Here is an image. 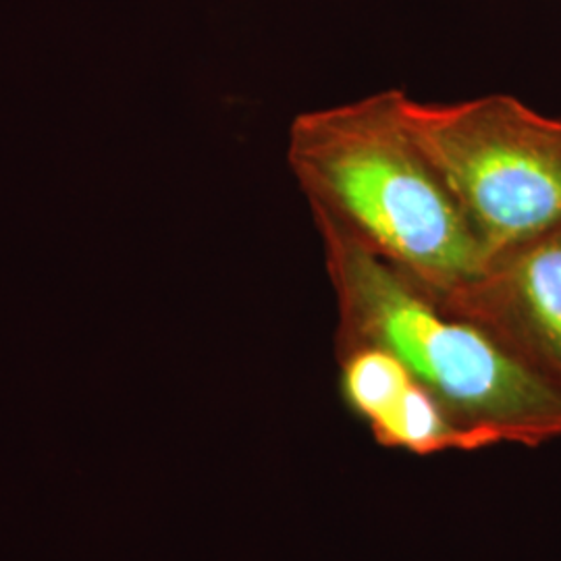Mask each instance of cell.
Masks as SVG:
<instances>
[{
	"mask_svg": "<svg viewBox=\"0 0 561 561\" xmlns=\"http://www.w3.org/2000/svg\"><path fill=\"white\" fill-rule=\"evenodd\" d=\"M401 92L300 113L289 127L287 164L312 217L442 298L474 279L484 259L458 204L408 134Z\"/></svg>",
	"mask_w": 561,
	"mask_h": 561,
	"instance_id": "6da1fadb",
	"label": "cell"
},
{
	"mask_svg": "<svg viewBox=\"0 0 561 561\" xmlns=\"http://www.w3.org/2000/svg\"><path fill=\"white\" fill-rule=\"evenodd\" d=\"M337 306L335 350L393 354L477 442L541 447L561 439V385L481 324L461 319L335 225L312 217Z\"/></svg>",
	"mask_w": 561,
	"mask_h": 561,
	"instance_id": "7a4b0ae2",
	"label": "cell"
},
{
	"mask_svg": "<svg viewBox=\"0 0 561 561\" xmlns=\"http://www.w3.org/2000/svg\"><path fill=\"white\" fill-rule=\"evenodd\" d=\"M343 400L385 447L414 456L474 451L477 442L393 354L375 345L335 350Z\"/></svg>",
	"mask_w": 561,
	"mask_h": 561,
	"instance_id": "5b68a950",
	"label": "cell"
},
{
	"mask_svg": "<svg viewBox=\"0 0 561 561\" xmlns=\"http://www.w3.org/2000/svg\"><path fill=\"white\" fill-rule=\"evenodd\" d=\"M408 134L460 208L484 264L561 225V119L507 94L419 102L401 92Z\"/></svg>",
	"mask_w": 561,
	"mask_h": 561,
	"instance_id": "3957f363",
	"label": "cell"
},
{
	"mask_svg": "<svg viewBox=\"0 0 561 561\" xmlns=\"http://www.w3.org/2000/svg\"><path fill=\"white\" fill-rule=\"evenodd\" d=\"M433 300L561 385V225L493 256L474 279Z\"/></svg>",
	"mask_w": 561,
	"mask_h": 561,
	"instance_id": "277c9868",
	"label": "cell"
}]
</instances>
